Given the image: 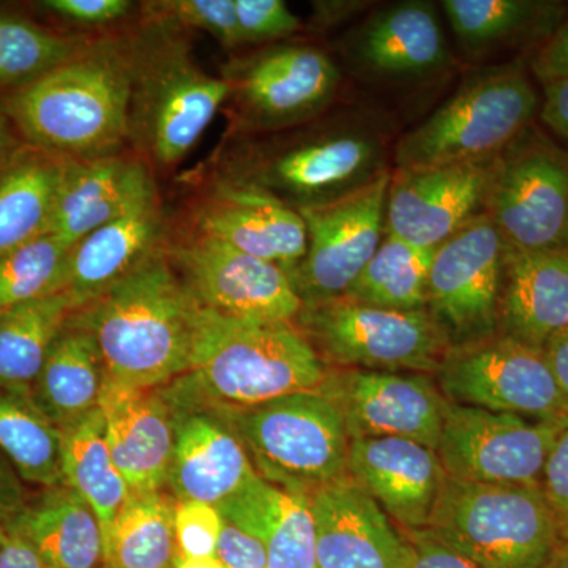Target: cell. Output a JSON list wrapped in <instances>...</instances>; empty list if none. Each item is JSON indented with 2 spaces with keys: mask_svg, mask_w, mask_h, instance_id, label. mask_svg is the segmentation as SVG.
<instances>
[{
  "mask_svg": "<svg viewBox=\"0 0 568 568\" xmlns=\"http://www.w3.org/2000/svg\"><path fill=\"white\" fill-rule=\"evenodd\" d=\"M104 369L92 332L70 316L48 351L32 394L41 410L59 428L97 409Z\"/></svg>",
  "mask_w": 568,
  "mask_h": 568,
  "instance_id": "4dcf8cb0",
  "label": "cell"
},
{
  "mask_svg": "<svg viewBox=\"0 0 568 568\" xmlns=\"http://www.w3.org/2000/svg\"><path fill=\"white\" fill-rule=\"evenodd\" d=\"M295 327L325 364L373 372H437L446 336L426 310L399 312L336 297L302 305Z\"/></svg>",
  "mask_w": 568,
  "mask_h": 568,
  "instance_id": "9c48e42d",
  "label": "cell"
},
{
  "mask_svg": "<svg viewBox=\"0 0 568 568\" xmlns=\"http://www.w3.org/2000/svg\"><path fill=\"white\" fill-rule=\"evenodd\" d=\"M327 368L294 323L233 320L201 308L192 364L179 381L223 409L320 390Z\"/></svg>",
  "mask_w": 568,
  "mask_h": 568,
  "instance_id": "5b68a950",
  "label": "cell"
},
{
  "mask_svg": "<svg viewBox=\"0 0 568 568\" xmlns=\"http://www.w3.org/2000/svg\"><path fill=\"white\" fill-rule=\"evenodd\" d=\"M429 532L480 568H549L568 549L540 487L447 476Z\"/></svg>",
  "mask_w": 568,
  "mask_h": 568,
  "instance_id": "8992f818",
  "label": "cell"
},
{
  "mask_svg": "<svg viewBox=\"0 0 568 568\" xmlns=\"http://www.w3.org/2000/svg\"><path fill=\"white\" fill-rule=\"evenodd\" d=\"M549 568H568V549L562 556Z\"/></svg>",
  "mask_w": 568,
  "mask_h": 568,
  "instance_id": "9f6ffc18",
  "label": "cell"
},
{
  "mask_svg": "<svg viewBox=\"0 0 568 568\" xmlns=\"http://www.w3.org/2000/svg\"><path fill=\"white\" fill-rule=\"evenodd\" d=\"M540 489L568 537V417L549 448L541 470Z\"/></svg>",
  "mask_w": 568,
  "mask_h": 568,
  "instance_id": "ee69618b",
  "label": "cell"
},
{
  "mask_svg": "<svg viewBox=\"0 0 568 568\" xmlns=\"http://www.w3.org/2000/svg\"><path fill=\"white\" fill-rule=\"evenodd\" d=\"M166 250L205 312L267 323H294L301 313L302 301L278 265L192 231L171 234Z\"/></svg>",
  "mask_w": 568,
  "mask_h": 568,
  "instance_id": "9a60e30c",
  "label": "cell"
},
{
  "mask_svg": "<svg viewBox=\"0 0 568 568\" xmlns=\"http://www.w3.org/2000/svg\"><path fill=\"white\" fill-rule=\"evenodd\" d=\"M347 476L405 530L428 528L447 480L435 448L403 437L349 440Z\"/></svg>",
  "mask_w": 568,
  "mask_h": 568,
  "instance_id": "7402d4cb",
  "label": "cell"
},
{
  "mask_svg": "<svg viewBox=\"0 0 568 568\" xmlns=\"http://www.w3.org/2000/svg\"><path fill=\"white\" fill-rule=\"evenodd\" d=\"M320 390L338 407L349 440L403 437L436 450L448 402L428 375L335 368Z\"/></svg>",
  "mask_w": 568,
  "mask_h": 568,
  "instance_id": "e0dca14e",
  "label": "cell"
},
{
  "mask_svg": "<svg viewBox=\"0 0 568 568\" xmlns=\"http://www.w3.org/2000/svg\"><path fill=\"white\" fill-rule=\"evenodd\" d=\"M413 545L414 560L410 568H480L457 549L448 547L429 530H405Z\"/></svg>",
  "mask_w": 568,
  "mask_h": 568,
  "instance_id": "bcb514c9",
  "label": "cell"
},
{
  "mask_svg": "<svg viewBox=\"0 0 568 568\" xmlns=\"http://www.w3.org/2000/svg\"><path fill=\"white\" fill-rule=\"evenodd\" d=\"M220 409L244 446L254 473L268 484L312 496L347 476L345 420L323 392H297L244 409Z\"/></svg>",
  "mask_w": 568,
  "mask_h": 568,
  "instance_id": "ba28073f",
  "label": "cell"
},
{
  "mask_svg": "<svg viewBox=\"0 0 568 568\" xmlns=\"http://www.w3.org/2000/svg\"><path fill=\"white\" fill-rule=\"evenodd\" d=\"M65 162L22 142L0 164V256L50 233Z\"/></svg>",
  "mask_w": 568,
  "mask_h": 568,
  "instance_id": "f546056e",
  "label": "cell"
},
{
  "mask_svg": "<svg viewBox=\"0 0 568 568\" xmlns=\"http://www.w3.org/2000/svg\"><path fill=\"white\" fill-rule=\"evenodd\" d=\"M44 568H52V567H44Z\"/></svg>",
  "mask_w": 568,
  "mask_h": 568,
  "instance_id": "680465c9",
  "label": "cell"
},
{
  "mask_svg": "<svg viewBox=\"0 0 568 568\" xmlns=\"http://www.w3.org/2000/svg\"><path fill=\"white\" fill-rule=\"evenodd\" d=\"M7 537H9V532H7L6 526H0V548L6 544Z\"/></svg>",
  "mask_w": 568,
  "mask_h": 568,
  "instance_id": "6f0895ef",
  "label": "cell"
},
{
  "mask_svg": "<svg viewBox=\"0 0 568 568\" xmlns=\"http://www.w3.org/2000/svg\"><path fill=\"white\" fill-rule=\"evenodd\" d=\"M175 506L162 491L132 493L103 537L108 568H174Z\"/></svg>",
  "mask_w": 568,
  "mask_h": 568,
  "instance_id": "836d02e7",
  "label": "cell"
},
{
  "mask_svg": "<svg viewBox=\"0 0 568 568\" xmlns=\"http://www.w3.org/2000/svg\"><path fill=\"white\" fill-rule=\"evenodd\" d=\"M112 462L132 493L162 491L174 447L173 410L162 388L104 379L99 403Z\"/></svg>",
  "mask_w": 568,
  "mask_h": 568,
  "instance_id": "cb8c5ba5",
  "label": "cell"
},
{
  "mask_svg": "<svg viewBox=\"0 0 568 568\" xmlns=\"http://www.w3.org/2000/svg\"><path fill=\"white\" fill-rule=\"evenodd\" d=\"M242 44L286 40L302 21L283 0H234Z\"/></svg>",
  "mask_w": 568,
  "mask_h": 568,
  "instance_id": "b9f144b4",
  "label": "cell"
},
{
  "mask_svg": "<svg viewBox=\"0 0 568 568\" xmlns=\"http://www.w3.org/2000/svg\"><path fill=\"white\" fill-rule=\"evenodd\" d=\"M41 6L62 21L88 31L111 28L136 10V3L130 0H47Z\"/></svg>",
  "mask_w": 568,
  "mask_h": 568,
  "instance_id": "7bdbcfd3",
  "label": "cell"
},
{
  "mask_svg": "<svg viewBox=\"0 0 568 568\" xmlns=\"http://www.w3.org/2000/svg\"><path fill=\"white\" fill-rule=\"evenodd\" d=\"M61 429L63 485L95 511L104 537L132 489L112 462L102 410L97 407Z\"/></svg>",
  "mask_w": 568,
  "mask_h": 568,
  "instance_id": "1f68e13d",
  "label": "cell"
},
{
  "mask_svg": "<svg viewBox=\"0 0 568 568\" xmlns=\"http://www.w3.org/2000/svg\"><path fill=\"white\" fill-rule=\"evenodd\" d=\"M215 507L224 519L264 545L268 568H317L310 496L286 491L253 474Z\"/></svg>",
  "mask_w": 568,
  "mask_h": 568,
  "instance_id": "83f0119b",
  "label": "cell"
},
{
  "mask_svg": "<svg viewBox=\"0 0 568 568\" xmlns=\"http://www.w3.org/2000/svg\"><path fill=\"white\" fill-rule=\"evenodd\" d=\"M14 133H17V130H14L13 123L10 122L6 112L0 108V164L6 162L11 153L22 144Z\"/></svg>",
  "mask_w": 568,
  "mask_h": 568,
  "instance_id": "db71d44e",
  "label": "cell"
},
{
  "mask_svg": "<svg viewBox=\"0 0 568 568\" xmlns=\"http://www.w3.org/2000/svg\"><path fill=\"white\" fill-rule=\"evenodd\" d=\"M155 192V173L132 149L67 160L50 233L74 245Z\"/></svg>",
  "mask_w": 568,
  "mask_h": 568,
  "instance_id": "603a6c76",
  "label": "cell"
},
{
  "mask_svg": "<svg viewBox=\"0 0 568 568\" xmlns=\"http://www.w3.org/2000/svg\"><path fill=\"white\" fill-rule=\"evenodd\" d=\"M166 246L74 312L92 332L111 383L159 388L190 369L201 306Z\"/></svg>",
  "mask_w": 568,
  "mask_h": 568,
  "instance_id": "7a4b0ae2",
  "label": "cell"
},
{
  "mask_svg": "<svg viewBox=\"0 0 568 568\" xmlns=\"http://www.w3.org/2000/svg\"><path fill=\"white\" fill-rule=\"evenodd\" d=\"M78 306L67 291L0 313V386L32 387Z\"/></svg>",
  "mask_w": 568,
  "mask_h": 568,
  "instance_id": "e575fe53",
  "label": "cell"
},
{
  "mask_svg": "<svg viewBox=\"0 0 568 568\" xmlns=\"http://www.w3.org/2000/svg\"><path fill=\"white\" fill-rule=\"evenodd\" d=\"M521 136L497 156L488 216L508 248L568 252V153Z\"/></svg>",
  "mask_w": 568,
  "mask_h": 568,
  "instance_id": "4fadbf2b",
  "label": "cell"
},
{
  "mask_svg": "<svg viewBox=\"0 0 568 568\" xmlns=\"http://www.w3.org/2000/svg\"><path fill=\"white\" fill-rule=\"evenodd\" d=\"M538 97L519 63L469 74L425 122L403 134L398 170L497 159L528 132Z\"/></svg>",
  "mask_w": 568,
  "mask_h": 568,
  "instance_id": "52a82bcc",
  "label": "cell"
},
{
  "mask_svg": "<svg viewBox=\"0 0 568 568\" xmlns=\"http://www.w3.org/2000/svg\"><path fill=\"white\" fill-rule=\"evenodd\" d=\"M129 36V145L153 173H168L193 151L231 88L201 69L189 32L178 26L141 17Z\"/></svg>",
  "mask_w": 568,
  "mask_h": 568,
  "instance_id": "277c9868",
  "label": "cell"
},
{
  "mask_svg": "<svg viewBox=\"0 0 568 568\" xmlns=\"http://www.w3.org/2000/svg\"><path fill=\"white\" fill-rule=\"evenodd\" d=\"M567 327L568 252L506 246L497 334L544 349Z\"/></svg>",
  "mask_w": 568,
  "mask_h": 568,
  "instance_id": "4316f807",
  "label": "cell"
},
{
  "mask_svg": "<svg viewBox=\"0 0 568 568\" xmlns=\"http://www.w3.org/2000/svg\"><path fill=\"white\" fill-rule=\"evenodd\" d=\"M540 115L545 125L568 142V78L545 84Z\"/></svg>",
  "mask_w": 568,
  "mask_h": 568,
  "instance_id": "681fc988",
  "label": "cell"
},
{
  "mask_svg": "<svg viewBox=\"0 0 568 568\" xmlns=\"http://www.w3.org/2000/svg\"><path fill=\"white\" fill-rule=\"evenodd\" d=\"M544 353L549 368H551L552 376H555L556 383H558L568 416V327L552 336V338H549V342L544 347Z\"/></svg>",
  "mask_w": 568,
  "mask_h": 568,
  "instance_id": "f907efd6",
  "label": "cell"
},
{
  "mask_svg": "<svg viewBox=\"0 0 568 568\" xmlns=\"http://www.w3.org/2000/svg\"><path fill=\"white\" fill-rule=\"evenodd\" d=\"M215 558L223 568H268L264 545L224 518Z\"/></svg>",
  "mask_w": 568,
  "mask_h": 568,
  "instance_id": "f6af8a7d",
  "label": "cell"
},
{
  "mask_svg": "<svg viewBox=\"0 0 568 568\" xmlns=\"http://www.w3.org/2000/svg\"><path fill=\"white\" fill-rule=\"evenodd\" d=\"M91 36H69L0 13V91L13 93L69 62Z\"/></svg>",
  "mask_w": 568,
  "mask_h": 568,
  "instance_id": "74e56055",
  "label": "cell"
},
{
  "mask_svg": "<svg viewBox=\"0 0 568 568\" xmlns=\"http://www.w3.org/2000/svg\"><path fill=\"white\" fill-rule=\"evenodd\" d=\"M168 386L160 387L174 422L166 485L178 503L197 500L219 506L256 473L220 407L204 402L179 379Z\"/></svg>",
  "mask_w": 568,
  "mask_h": 568,
  "instance_id": "d6986e66",
  "label": "cell"
},
{
  "mask_svg": "<svg viewBox=\"0 0 568 568\" xmlns=\"http://www.w3.org/2000/svg\"><path fill=\"white\" fill-rule=\"evenodd\" d=\"M532 70L538 80L547 82L568 78V17L548 37L547 43L532 59Z\"/></svg>",
  "mask_w": 568,
  "mask_h": 568,
  "instance_id": "7dc6e473",
  "label": "cell"
},
{
  "mask_svg": "<svg viewBox=\"0 0 568 568\" xmlns=\"http://www.w3.org/2000/svg\"><path fill=\"white\" fill-rule=\"evenodd\" d=\"M235 133L275 134L323 118L338 92V67L320 48L284 43L227 62Z\"/></svg>",
  "mask_w": 568,
  "mask_h": 568,
  "instance_id": "30bf717a",
  "label": "cell"
},
{
  "mask_svg": "<svg viewBox=\"0 0 568 568\" xmlns=\"http://www.w3.org/2000/svg\"><path fill=\"white\" fill-rule=\"evenodd\" d=\"M0 568H44V564L28 541L9 534L0 548Z\"/></svg>",
  "mask_w": 568,
  "mask_h": 568,
  "instance_id": "816d5d0a",
  "label": "cell"
},
{
  "mask_svg": "<svg viewBox=\"0 0 568 568\" xmlns=\"http://www.w3.org/2000/svg\"><path fill=\"white\" fill-rule=\"evenodd\" d=\"M435 252L386 234L343 297L399 312L426 310V287Z\"/></svg>",
  "mask_w": 568,
  "mask_h": 568,
  "instance_id": "d590c367",
  "label": "cell"
},
{
  "mask_svg": "<svg viewBox=\"0 0 568 568\" xmlns=\"http://www.w3.org/2000/svg\"><path fill=\"white\" fill-rule=\"evenodd\" d=\"M28 504L21 477L0 452V526H6Z\"/></svg>",
  "mask_w": 568,
  "mask_h": 568,
  "instance_id": "c3c4849f",
  "label": "cell"
},
{
  "mask_svg": "<svg viewBox=\"0 0 568 568\" xmlns=\"http://www.w3.org/2000/svg\"><path fill=\"white\" fill-rule=\"evenodd\" d=\"M174 568H223L216 558L207 559H181L175 562Z\"/></svg>",
  "mask_w": 568,
  "mask_h": 568,
  "instance_id": "11a10c76",
  "label": "cell"
},
{
  "mask_svg": "<svg viewBox=\"0 0 568 568\" xmlns=\"http://www.w3.org/2000/svg\"><path fill=\"white\" fill-rule=\"evenodd\" d=\"M0 452L22 481L63 485L62 429L41 410L32 387L0 386Z\"/></svg>",
  "mask_w": 568,
  "mask_h": 568,
  "instance_id": "d6a6232c",
  "label": "cell"
},
{
  "mask_svg": "<svg viewBox=\"0 0 568 568\" xmlns=\"http://www.w3.org/2000/svg\"><path fill=\"white\" fill-rule=\"evenodd\" d=\"M368 2H357V0H336V2H315L313 3V18L316 24L323 28L338 24L346 18L353 17L357 11L364 10Z\"/></svg>",
  "mask_w": 568,
  "mask_h": 568,
  "instance_id": "f5cc1de1",
  "label": "cell"
},
{
  "mask_svg": "<svg viewBox=\"0 0 568 568\" xmlns=\"http://www.w3.org/2000/svg\"><path fill=\"white\" fill-rule=\"evenodd\" d=\"M358 69L383 80H418L446 69L450 51L435 6L406 0L376 10L349 44Z\"/></svg>",
  "mask_w": 568,
  "mask_h": 568,
  "instance_id": "d4e9b609",
  "label": "cell"
},
{
  "mask_svg": "<svg viewBox=\"0 0 568 568\" xmlns=\"http://www.w3.org/2000/svg\"><path fill=\"white\" fill-rule=\"evenodd\" d=\"M496 162L396 170L388 186L384 234L436 250L487 213Z\"/></svg>",
  "mask_w": 568,
  "mask_h": 568,
  "instance_id": "ac0fdd59",
  "label": "cell"
},
{
  "mask_svg": "<svg viewBox=\"0 0 568 568\" xmlns=\"http://www.w3.org/2000/svg\"><path fill=\"white\" fill-rule=\"evenodd\" d=\"M140 10L142 18L209 33L224 50L244 47L234 0H153L142 2Z\"/></svg>",
  "mask_w": 568,
  "mask_h": 568,
  "instance_id": "ab89813d",
  "label": "cell"
},
{
  "mask_svg": "<svg viewBox=\"0 0 568 568\" xmlns=\"http://www.w3.org/2000/svg\"><path fill=\"white\" fill-rule=\"evenodd\" d=\"M386 171V133L353 115L242 142L224 155L216 179L260 190L298 212L336 203Z\"/></svg>",
  "mask_w": 568,
  "mask_h": 568,
  "instance_id": "3957f363",
  "label": "cell"
},
{
  "mask_svg": "<svg viewBox=\"0 0 568 568\" xmlns=\"http://www.w3.org/2000/svg\"><path fill=\"white\" fill-rule=\"evenodd\" d=\"M160 192L85 235L70 254L69 286L78 310L136 271L170 241Z\"/></svg>",
  "mask_w": 568,
  "mask_h": 568,
  "instance_id": "484cf974",
  "label": "cell"
},
{
  "mask_svg": "<svg viewBox=\"0 0 568 568\" xmlns=\"http://www.w3.org/2000/svg\"><path fill=\"white\" fill-rule=\"evenodd\" d=\"M317 568H410L414 549L349 476L310 496Z\"/></svg>",
  "mask_w": 568,
  "mask_h": 568,
  "instance_id": "44dd1931",
  "label": "cell"
},
{
  "mask_svg": "<svg viewBox=\"0 0 568 568\" xmlns=\"http://www.w3.org/2000/svg\"><path fill=\"white\" fill-rule=\"evenodd\" d=\"M132 58L126 32L91 37L69 62L0 103L22 140L65 160H92L129 145Z\"/></svg>",
  "mask_w": 568,
  "mask_h": 568,
  "instance_id": "6da1fadb",
  "label": "cell"
},
{
  "mask_svg": "<svg viewBox=\"0 0 568 568\" xmlns=\"http://www.w3.org/2000/svg\"><path fill=\"white\" fill-rule=\"evenodd\" d=\"M440 394L455 405L532 420L566 418V406L544 349L504 335L452 347L435 373Z\"/></svg>",
  "mask_w": 568,
  "mask_h": 568,
  "instance_id": "8fae6325",
  "label": "cell"
},
{
  "mask_svg": "<svg viewBox=\"0 0 568 568\" xmlns=\"http://www.w3.org/2000/svg\"><path fill=\"white\" fill-rule=\"evenodd\" d=\"M390 179L386 171L336 203L298 211L308 246L290 278L302 305L343 297L369 263L384 239Z\"/></svg>",
  "mask_w": 568,
  "mask_h": 568,
  "instance_id": "2e32d148",
  "label": "cell"
},
{
  "mask_svg": "<svg viewBox=\"0 0 568 568\" xmlns=\"http://www.w3.org/2000/svg\"><path fill=\"white\" fill-rule=\"evenodd\" d=\"M443 9L467 50L484 52L526 36L549 33L558 22L559 6L534 0H444Z\"/></svg>",
  "mask_w": 568,
  "mask_h": 568,
  "instance_id": "8d00e7d4",
  "label": "cell"
},
{
  "mask_svg": "<svg viewBox=\"0 0 568 568\" xmlns=\"http://www.w3.org/2000/svg\"><path fill=\"white\" fill-rule=\"evenodd\" d=\"M566 418L532 420L448 402L436 452L450 478L540 487L549 448Z\"/></svg>",
  "mask_w": 568,
  "mask_h": 568,
  "instance_id": "5bb4252c",
  "label": "cell"
},
{
  "mask_svg": "<svg viewBox=\"0 0 568 568\" xmlns=\"http://www.w3.org/2000/svg\"><path fill=\"white\" fill-rule=\"evenodd\" d=\"M71 248L48 233L0 256V313L67 291Z\"/></svg>",
  "mask_w": 568,
  "mask_h": 568,
  "instance_id": "f35d334b",
  "label": "cell"
},
{
  "mask_svg": "<svg viewBox=\"0 0 568 568\" xmlns=\"http://www.w3.org/2000/svg\"><path fill=\"white\" fill-rule=\"evenodd\" d=\"M174 526L179 558H215L223 526V517L215 506L182 500L175 504Z\"/></svg>",
  "mask_w": 568,
  "mask_h": 568,
  "instance_id": "60d3db41",
  "label": "cell"
},
{
  "mask_svg": "<svg viewBox=\"0 0 568 568\" xmlns=\"http://www.w3.org/2000/svg\"><path fill=\"white\" fill-rule=\"evenodd\" d=\"M28 541L44 567L93 568L103 559V536L91 506L73 489L50 488L6 525Z\"/></svg>",
  "mask_w": 568,
  "mask_h": 568,
  "instance_id": "f1b7e54d",
  "label": "cell"
},
{
  "mask_svg": "<svg viewBox=\"0 0 568 568\" xmlns=\"http://www.w3.org/2000/svg\"><path fill=\"white\" fill-rule=\"evenodd\" d=\"M504 257L506 244L488 213L437 246L429 267L426 312L450 349L497 335Z\"/></svg>",
  "mask_w": 568,
  "mask_h": 568,
  "instance_id": "7c38bea8",
  "label": "cell"
},
{
  "mask_svg": "<svg viewBox=\"0 0 568 568\" xmlns=\"http://www.w3.org/2000/svg\"><path fill=\"white\" fill-rule=\"evenodd\" d=\"M190 220L192 233L278 265L290 276L308 246L301 213L260 190L222 179L197 197Z\"/></svg>",
  "mask_w": 568,
  "mask_h": 568,
  "instance_id": "ffe728a7",
  "label": "cell"
}]
</instances>
